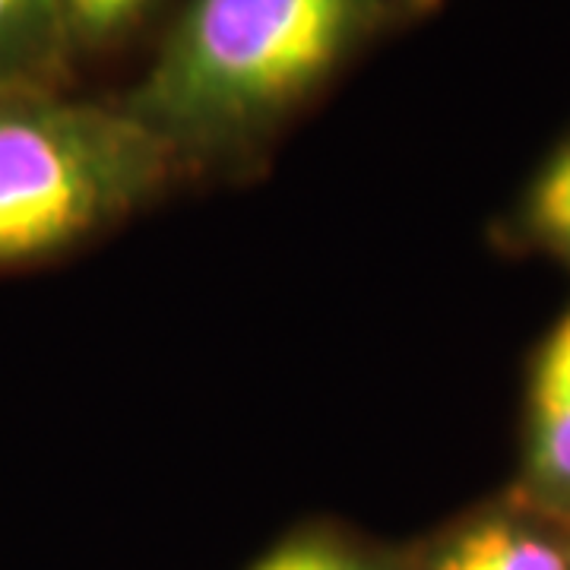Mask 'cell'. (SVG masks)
Returning <instances> with one entry per match:
<instances>
[{"label": "cell", "mask_w": 570, "mask_h": 570, "mask_svg": "<svg viewBox=\"0 0 570 570\" xmlns=\"http://www.w3.org/2000/svg\"><path fill=\"white\" fill-rule=\"evenodd\" d=\"M393 0H190L124 108L178 168L242 153L307 102Z\"/></svg>", "instance_id": "cell-1"}, {"label": "cell", "mask_w": 570, "mask_h": 570, "mask_svg": "<svg viewBox=\"0 0 570 570\" xmlns=\"http://www.w3.org/2000/svg\"><path fill=\"white\" fill-rule=\"evenodd\" d=\"M178 171L163 140L124 105L0 86V273L111 232Z\"/></svg>", "instance_id": "cell-2"}, {"label": "cell", "mask_w": 570, "mask_h": 570, "mask_svg": "<svg viewBox=\"0 0 570 570\" xmlns=\"http://www.w3.org/2000/svg\"><path fill=\"white\" fill-rule=\"evenodd\" d=\"M403 551L409 570H570V523L510 491Z\"/></svg>", "instance_id": "cell-3"}, {"label": "cell", "mask_w": 570, "mask_h": 570, "mask_svg": "<svg viewBox=\"0 0 570 570\" xmlns=\"http://www.w3.org/2000/svg\"><path fill=\"white\" fill-rule=\"evenodd\" d=\"M513 491L570 523V307L532 362L523 475Z\"/></svg>", "instance_id": "cell-4"}, {"label": "cell", "mask_w": 570, "mask_h": 570, "mask_svg": "<svg viewBox=\"0 0 570 570\" xmlns=\"http://www.w3.org/2000/svg\"><path fill=\"white\" fill-rule=\"evenodd\" d=\"M67 41L61 0H0V86H41Z\"/></svg>", "instance_id": "cell-5"}, {"label": "cell", "mask_w": 570, "mask_h": 570, "mask_svg": "<svg viewBox=\"0 0 570 570\" xmlns=\"http://www.w3.org/2000/svg\"><path fill=\"white\" fill-rule=\"evenodd\" d=\"M247 570H409L406 551L367 542L355 532L311 523L288 532Z\"/></svg>", "instance_id": "cell-6"}, {"label": "cell", "mask_w": 570, "mask_h": 570, "mask_svg": "<svg viewBox=\"0 0 570 570\" xmlns=\"http://www.w3.org/2000/svg\"><path fill=\"white\" fill-rule=\"evenodd\" d=\"M523 232L539 247L570 264V142L554 153L523 206Z\"/></svg>", "instance_id": "cell-7"}, {"label": "cell", "mask_w": 570, "mask_h": 570, "mask_svg": "<svg viewBox=\"0 0 570 570\" xmlns=\"http://www.w3.org/2000/svg\"><path fill=\"white\" fill-rule=\"evenodd\" d=\"M153 0H61L67 39L73 45H108L140 20Z\"/></svg>", "instance_id": "cell-8"}, {"label": "cell", "mask_w": 570, "mask_h": 570, "mask_svg": "<svg viewBox=\"0 0 570 570\" xmlns=\"http://www.w3.org/2000/svg\"><path fill=\"white\" fill-rule=\"evenodd\" d=\"M393 3H400L409 13H425V10H431L438 0H393Z\"/></svg>", "instance_id": "cell-9"}]
</instances>
